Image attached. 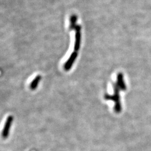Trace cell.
<instances>
[{"instance_id": "6da1fadb", "label": "cell", "mask_w": 151, "mask_h": 151, "mask_svg": "<svg viewBox=\"0 0 151 151\" xmlns=\"http://www.w3.org/2000/svg\"><path fill=\"white\" fill-rule=\"evenodd\" d=\"M114 89L115 91V94L111 96L106 95L105 96V99L106 100H112L115 101V111L116 113H119L121 111V106L120 103V100H119V90L120 89L117 83H113Z\"/></svg>"}, {"instance_id": "7a4b0ae2", "label": "cell", "mask_w": 151, "mask_h": 151, "mask_svg": "<svg viewBox=\"0 0 151 151\" xmlns=\"http://www.w3.org/2000/svg\"><path fill=\"white\" fill-rule=\"evenodd\" d=\"M13 121V117L12 116H9L7 119L6 120L5 124L4 125V129L2 130V137L4 138H7L9 134V131L11 128V124Z\"/></svg>"}, {"instance_id": "3957f363", "label": "cell", "mask_w": 151, "mask_h": 151, "mask_svg": "<svg viewBox=\"0 0 151 151\" xmlns=\"http://www.w3.org/2000/svg\"><path fill=\"white\" fill-rule=\"evenodd\" d=\"M76 40L75 44V50L76 52L78 51L80 47L81 43V32H80V27L76 26Z\"/></svg>"}, {"instance_id": "277c9868", "label": "cell", "mask_w": 151, "mask_h": 151, "mask_svg": "<svg viewBox=\"0 0 151 151\" xmlns=\"http://www.w3.org/2000/svg\"><path fill=\"white\" fill-rule=\"evenodd\" d=\"M77 52H73L71 55H70V58L65 63V69L66 70H70V68L72 67V65L75 62L76 59L77 57Z\"/></svg>"}, {"instance_id": "5b68a950", "label": "cell", "mask_w": 151, "mask_h": 151, "mask_svg": "<svg viewBox=\"0 0 151 151\" xmlns=\"http://www.w3.org/2000/svg\"><path fill=\"white\" fill-rule=\"evenodd\" d=\"M116 83L118 85L120 90H126V86L124 83L123 75L122 73H119L117 76V82Z\"/></svg>"}, {"instance_id": "8992f818", "label": "cell", "mask_w": 151, "mask_h": 151, "mask_svg": "<svg viewBox=\"0 0 151 151\" xmlns=\"http://www.w3.org/2000/svg\"><path fill=\"white\" fill-rule=\"evenodd\" d=\"M41 80V77L40 76H37L34 79V80L32 82L31 84H30V88L32 90H35L37 88V87L38 86V84L39 81Z\"/></svg>"}]
</instances>
